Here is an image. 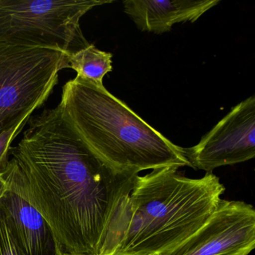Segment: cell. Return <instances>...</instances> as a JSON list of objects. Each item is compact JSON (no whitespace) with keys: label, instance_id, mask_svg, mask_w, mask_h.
<instances>
[{"label":"cell","instance_id":"1","mask_svg":"<svg viewBox=\"0 0 255 255\" xmlns=\"http://www.w3.org/2000/svg\"><path fill=\"white\" fill-rule=\"evenodd\" d=\"M2 174L53 230L62 255H96L134 177L115 174L62 117L59 106L31 116Z\"/></svg>","mask_w":255,"mask_h":255},{"label":"cell","instance_id":"2","mask_svg":"<svg viewBox=\"0 0 255 255\" xmlns=\"http://www.w3.org/2000/svg\"><path fill=\"white\" fill-rule=\"evenodd\" d=\"M173 167L134 177L107 225L98 255H159L204 225L225 187L213 172L189 178Z\"/></svg>","mask_w":255,"mask_h":255},{"label":"cell","instance_id":"3","mask_svg":"<svg viewBox=\"0 0 255 255\" xmlns=\"http://www.w3.org/2000/svg\"><path fill=\"white\" fill-rule=\"evenodd\" d=\"M59 107L62 117L117 175L133 177L145 170L190 167L183 147L165 138L104 86L77 76L63 86Z\"/></svg>","mask_w":255,"mask_h":255},{"label":"cell","instance_id":"4","mask_svg":"<svg viewBox=\"0 0 255 255\" xmlns=\"http://www.w3.org/2000/svg\"><path fill=\"white\" fill-rule=\"evenodd\" d=\"M113 1L0 0V42L60 50L70 55L90 45L80 20Z\"/></svg>","mask_w":255,"mask_h":255},{"label":"cell","instance_id":"5","mask_svg":"<svg viewBox=\"0 0 255 255\" xmlns=\"http://www.w3.org/2000/svg\"><path fill=\"white\" fill-rule=\"evenodd\" d=\"M60 50L0 42V133L46 102L68 68Z\"/></svg>","mask_w":255,"mask_h":255},{"label":"cell","instance_id":"6","mask_svg":"<svg viewBox=\"0 0 255 255\" xmlns=\"http://www.w3.org/2000/svg\"><path fill=\"white\" fill-rule=\"evenodd\" d=\"M191 168L213 172L255 156V98L234 107L196 145L183 148Z\"/></svg>","mask_w":255,"mask_h":255},{"label":"cell","instance_id":"7","mask_svg":"<svg viewBox=\"0 0 255 255\" xmlns=\"http://www.w3.org/2000/svg\"><path fill=\"white\" fill-rule=\"evenodd\" d=\"M255 247V210L243 201L222 199L204 225L159 255H249Z\"/></svg>","mask_w":255,"mask_h":255},{"label":"cell","instance_id":"8","mask_svg":"<svg viewBox=\"0 0 255 255\" xmlns=\"http://www.w3.org/2000/svg\"><path fill=\"white\" fill-rule=\"evenodd\" d=\"M0 216L19 255H62L48 222L18 192L8 188L0 201Z\"/></svg>","mask_w":255,"mask_h":255},{"label":"cell","instance_id":"9","mask_svg":"<svg viewBox=\"0 0 255 255\" xmlns=\"http://www.w3.org/2000/svg\"><path fill=\"white\" fill-rule=\"evenodd\" d=\"M220 0H127L125 12L142 32L162 34L177 23L197 21Z\"/></svg>","mask_w":255,"mask_h":255},{"label":"cell","instance_id":"10","mask_svg":"<svg viewBox=\"0 0 255 255\" xmlns=\"http://www.w3.org/2000/svg\"><path fill=\"white\" fill-rule=\"evenodd\" d=\"M68 68L77 73V77L102 86L106 74L113 71V54L100 50L93 44L68 55Z\"/></svg>","mask_w":255,"mask_h":255},{"label":"cell","instance_id":"11","mask_svg":"<svg viewBox=\"0 0 255 255\" xmlns=\"http://www.w3.org/2000/svg\"><path fill=\"white\" fill-rule=\"evenodd\" d=\"M32 116H28L20 124L5 132L0 133V173H3L8 165L10 147L17 135L23 130Z\"/></svg>","mask_w":255,"mask_h":255},{"label":"cell","instance_id":"12","mask_svg":"<svg viewBox=\"0 0 255 255\" xmlns=\"http://www.w3.org/2000/svg\"><path fill=\"white\" fill-rule=\"evenodd\" d=\"M0 255H19L1 216H0Z\"/></svg>","mask_w":255,"mask_h":255},{"label":"cell","instance_id":"13","mask_svg":"<svg viewBox=\"0 0 255 255\" xmlns=\"http://www.w3.org/2000/svg\"><path fill=\"white\" fill-rule=\"evenodd\" d=\"M8 183L5 180V177H3L2 173H0V201L5 195V192L8 191Z\"/></svg>","mask_w":255,"mask_h":255},{"label":"cell","instance_id":"14","mask_svg":"<svg viewBox=\"0 0 255 255\" xmlns=\"http://www.w3.org/2000/svg\"><path fill=\"white\" fill-rule=\"evenodd\" d=\"M122 255V254H112V255Z\"/></svg>","mask_w":255,"mask_h":255}]
</instances>
